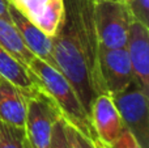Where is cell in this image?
I'll return each instance as SVG.
<instances>
[{
  "instance_id": "6da1fadb",
  "label": "cell",
  "mask_w": 149,
  "mask_h": 148,
  "mask_svg": "<svg viewBox=\"0 0 149 148\" xmlns=\"http://www.w3.org/2000/svg\"><path fill=\"white\" fill-rule=\"evenodd\" d=\"M95 0H63V17L51 37L56 67L73 87L84 109L90 106L100 87L97 80L98 37L94 24Z\"/></svg>"
},
{
  "instance_id": "7a4b0ae2",
  "label": "cell",
  "mask_w": 149,
  "mask_h": 148,
  "mask_svg": "<svg viewBox=\"0 0 149 148\" xmlns=\"http://www.w3.org/2000/svg\"><path fill=\"white\" fill-rule=\"evenodd\" d=\"M28 68L37 76L42 88L52 97L55 104L62 112V115L77 131L84 134L86 138L97 143L90 117L84 109L77 93L68 79L52 66L47 64L42 59L34 57Z\"/></svg>"
},
{
  "instance_id": "3957f363",
  "label": "cell",
  "mask_w": 149,
  "mask_h": 148,
  "mask_svg": "<svg viewBox=\"0 0 149 148\" xmlns=\"http://www.w3.org/2000/svg\"><path fill=\"white\" fill-rule=\"evenodd\" d=\"M128 3L122 0H95L94 24L100 45L111 49L126 47L134 21Z\"/></svg>"
},
{
  "instance_id": "277c9868",
  "label": "cell",
  "mask_w": 149,
  "mask_h": 148,
  "mask_svg": "<svg viewBox=\"0 0 149 148\" xmlns=\"http://www.w3.org/2000/svg\"><path fill=\"white\" fill-rule=\"evenodd\" d=\"M62 112L52 97L42 87L36 88L28 100L25 118V135L34 148H49L54 123Z\"/></svg>"
},
{
  "instance_id": "5b68a950",
  "label": "cell",
  "mask_w": 149,
  "mask_h": 148,
  "mask_svg": "<svg viewBox=\"0 0 149 148\" xmlns=\"http://www.w3.org/2000/svg\"><path fill=\"white\" fill-rule=\"evenodd\" d=\"M111 97L120 114L124 127L131 131L143 148H148V92L144 91L135 79H132L123 91Z\"/></svg>"
},
{
  "instance_id": "8992f818",
  "label": "cell",
  "mask_w": 149,
  "mask_h": 148,
  "mask_svg": "<svg viewBox=\"0 0 149 148\" xmlns=\"http://www.w3.org/2000/svg\"><path fill=\"white\" fill-rule=\"evenodd\" d=\"M132 79L134 73L126 47L111 49L100 45L97 55V80L101 94L114 96L123 91Z\"/></svg>"
},
{
  "instance_id": "52a82bcc",
  "label": "cell",
  "mask_w": 149,
  "mask_h": 148,
  "mask_svg": "<svg viewBox=\"0 0 149 148\" xmlns=\"http://www.w3.org/2000/svg\"><path fill=\"white\" fill-rule=\"evenodd\" d=\"M89 117L95 134V144L100 148H109L124 130L123 121L110 94L102 93L95 97Z\"/></svg>"
},
{
  "instance_id": "ba28073f",
  "label": "cell",
  "mask_w": 149,
  "mask_h": 148,
  "mask_svg": "<svg viewBox=\"0 0 149 148\" xmlns=\"http://www.w3.org/2000/svg\"><path fill=\"white\" fill-rule=\"evenodd\" d=\"M24 17L52 37L63 17V0H8Z\"/></svg>"
},
{
  "instance_id": "9c48e42d",
  "label": "cell",
  "mask_w": 149,
  "mask_h": 148,
  "mask_svg": "<svg viewBox=\"0 0 149 148\" xmlns=\"http://www.w3.org/2000/svg\"><path fill=\"white\" fill-rule=\"evenodd\" d=\"M126 50L131 62L134 79L149 92V30L148 26L134 20L130 26Z\"/></svg>"
},
{
  "instance_id": "30bf717a",
  "label": "cell",
  "mask_w": 149,
  "mask_h": 148,
  "mask_svg": "<svg viewBox=\"0 0 149 148\" xmlns=\"http://www.w3.org/2000/svg\"><path fill=\"white\" fill-rule=\"evenodd\" d=\"M9 17L12 24L17 28L21 38H22L25 46L33 52L34 57L42 59L47 64L56 68V63L52 57V45L51 37L45 34L41 29H38L34 24H31L26 17H24L15 7L9 3Z\"/></svg>"
},
{
  "instance_id": "8fae6325",
  "label": "cell",
  "mask_w": 149,
  "mask_h": 148,
  "mask_svg": "<svg viewBox=\"0 0 149 148\" xmlns=\"http://www.w3.org/2000/svg\"><path fill=\"white\" fill-rule=\"evenodd\" d=\"M33 91L22 89L7 79L0 77V121L24 127L28 100Z\"/></svg>"
},
{
  "instance_id": "7c38bea8",
  "label": "cell",
  "mask_w": 149,
  "mask_h": 148,
  "mask_svg": "<svg viewBox=\"0 0 149 148\" xmlns=\"http://www.w3.org/2000/svg\"><path fill=\"white\" fill-rule=\"evenodd\" d=\"M0 77L28 91L42 87L37 76L0 46Z\"/></svg>"
},
{
  "instance_id": "4fadbf2b",
  "label": "cell",
  "mask_w": 149,
  "mask_h": 148,
  "mask_svg": "<svg viewBox=\"0 0 149 148\" xmlns=\"http://www.w3.org/2000/svg\"><path fill=\"white\" fill-rule=\"evenodd\" d=\"M0 46L25 67H28L34 58L33 52L25 46L17 28L12 24V21L4 20L1 17H0Z\"/></svg>"
},
{
  "instance_id": "5bb4252c",
  "label": "cell",
  "mask_w": 149,
  "mask_h": 148,
  "mask_svg": "<svg viewBox=\"0 0 149 148\" xmlns=\"http://www.w3.org/2000/svg\"><path fill=\"white\" fill-rule=\"evenodd\" d=\"M25 128L0 121V148H24Z\"/></svg>"
},
{
  "instance_id": "9a60e30c",
  "label": "cell",
  "mask_w": 149,
  "mask_h": 148,
  "mask_svg": "<svg viewBox=\"0 0 149 148\" xmlns=\"http://www.w3.org/2000/svg\"><path fill=\"white\" fill-rule=\"evenodd\" d=\"M49 148H74L68 134L67 121L63 117H60L52 126Z\"/></svg>"
},
{
  "instance_id": "2e32d148",
  "label": "cell",
  "mask_w": 149,
  "mask_h": 148,
  "mask_svg": "<svg viewBox=\"0 0 149 148\" xmlns=\"http://www.w3.org/2000/svg\"><path fill=\"white\" fill-rule=\"evenodd\" d=\"M134 18L148 26L149 22V0H131L128 3Z\"/></svg>"
},
{
  "instance_id": "e0dca14e",
  "label": "cell",
  "mask_w": 149,
  "mask_h": 148,
  "mask_svg": "<svg viewBox=\"0 0 149 148\" xmlns=\"http://www.w3.org/2000/svg\"><path fill=\"white\" fill-rule=\"evenodd\" d=\"M67 128H68V134L71 136V140H72L74 148H100L93 140H90L89 138L81 134L80 131H77L72 125L67 122Z\"/></svg>"
},
{
  "instance_id": "ac0fdd59",
  "label": "cell",
  "mask_w": 149,
  "mask_h": 148,
  "mask_svg": "<svg viewBox=\"0 0 149 148\" xmlns=\"http://www.w3.org/2000/svg\"><path fill=\"white\" fill-rule=\"evenodd\" d=\"M109 148H143V147L139 144L136 138L132 135L131 131L124 127V130L122 131V134L118 136V139Z\"/></svg>"
},
{
  "instance_id": "d6986e66",
  "label": "cell",
  "mask_w": 149,
  "mask_h": 148,
  "mask_svg": "<svg viewBox=\"0 0 149 148\" xmlns=\"http://www.w3.org/2000/svg\"><path fill=\"white\" fill-rule=\"evenodd\" d=\"M8 7H9V1L8 0H0V17L4 18V20L10 21Z\"/></svg>"
},
{
  "instance_id": "ffe728a7",
  "label": "cell",
  "mask_w": 149,
  "mask_h": 148,
  "mask_svg": "<svg viewBox=\"0 0 149 148\" xmlns=\"http://www.w3.org/2000/svg\"><path fill=\"white\" fill-rule=\"evenodd\" d=\"M24 148H34L33 146H31V143L28 140V138H26L25 135V139H24Z\"/></svg>"
},
{
  "instance_id": "44dd1931",
  "label": "cell",
  "mask_w": 149,
  "mask_h": 148,
  "mask_svg": "<svg viewBox=\"0 0 149 148\" xmlns=\"http://www.w3.org/2000/svg\"><path fill=\"white\" fill-rule=\"evenodd\" d=\"M122 1H126V3H130V1H131V0H122Z\"/></svg>"
}]
</instances>
